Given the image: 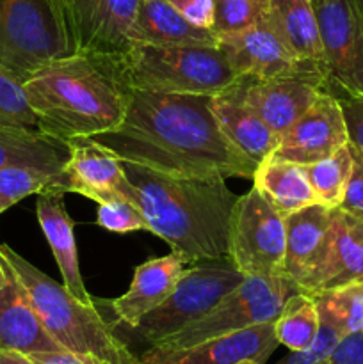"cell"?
<instances>
[{
  "mask_svg": "<svg viewBox=\"0 0 363 364\" xmlns=\"http://www.w3.org/2000/svg\"><path fill=\"white\" fill-rule=\"evenodd\" d=\"M210 95L128 89L127 112L98 144L159 173L199 180H253L258 164L238 151L219 128Z\"/></svg>",
  "mask_w": 363,
  "mask_h": 364,
  "instance_id": "1",
  "label": "cell"
},
{
  "mask_svg": "<svg viewBox=\"0 0 363 364\" xmlns=\"http://www.w3.org/2000/svg\"><path fill=\"white\" fill-rule=\"evenodd\" d=\"M123 169L137 191L149 231L187 265L228 259V233L238 196L226 180L171 176L134 162H123Z\"/></svg>",
  "mask_w": 363,
  "mask_h": 364,
  "instance_id": "2",
  "label": "cell"
},
{
  "mask_svg": "<svg viewBox=\"0 0 363 364\" xmlns=\"http://www.w3.org/2000/svg\"><path fill=\"white\" fill-rule=\"evenodd\" d=\"M23 87L43 134L60 141L114 130L127 112L128 87L107 57H63L36 71Z\"/></svg>",
  "mask_w": 363,
  "mask_h": 364,
  "instance_id": "3",
  "label": "cell"
},
{
  "mask_svg": "<svg viewBox=\"0 0 363 364\" xmlns=\"http://www.w3.org/2000/svg\"><path fill=\"white\" fill-rule=\"evenodd\" d=\"M0 258L20 281L43 327L63 350L105 364H141L114 334L98 306L78 301L64 284L56 283L9 245H0Z\"/></svg>",
  "mask_w": 363,
  "mask_h": 364,
  "instance_id": "4",
  "label": "cell"
},
{
  "mask_svg": "<svg viewBox=\"0 0 363 364\" xmlns=\"http://www.w3.org/2000/svg\"><path fill=\"white\" fill-rule=\"evenodd\" d=\"M112 64L128 89L173 95L216 96L241 78L214 45L137 43Z\"/></svg>",
  "mask_w": 363,
  "mask_h": 364,
  "instance_id": "5",
  "label": "cell"
},
{
  "mask_svg": "<svg viewBox=\"0 0 363 364\" xmlns=\"http://www.w3.org/2000/svg\"><path fill=\"white\" fill-rule=\"evenodd\" d=\"M77 53L60 0H0V64L21 82Z\"/></svg>",
  "mask_w": 363,
  "mask_h": 364,
  "instance_id": "6",
  "label": "cell"
},
{
  "mask_svg": "<svg viewBox=\"0 0 363 364\" xmlns=\"http://www.w3.org/2000/svg\"><path fill=\"white\" fill-rule=\"evenodd\" d=\"M299 288L285 274L280 276H246L216 308L185 329L153 347L185 348L224 334L237 333L258 323L274 322L290 295Z\"/></svg>",
  "mask_w": 363,
  "mask_h": 364,
  "instance_id": "7",
  "label": "cell"
},
{
  "mask_svg": "<svg viewBox=\"0 0 363 364\" xmlns=\"http://www.w3.org/2000/svg\"><path fill=\"white\" fill-rule=\"evenodd\" d=\"M244 277L228 259L185 267L169 297L159 308L142 316L132 331L153 347L205 316L235 290Z\"/></svg>",
  "mask_w": 363,
  "mask_h": 364,
  "instance_id": "8",
  "label": "cell"
},
{
  "mask_svg": "<svg viewBox=\"0 0 363 364\" xmlns=\"http://www.w3.org/2000/svg\"><path fill=\"white\" fill-rule=\"evenodd\" d=\"M285 217L253 187L237 199L228 233V259L244 276L283 274Z\"/></svg>",
  "mask_w": 363,
  "mask_h": 364,
  "instance_id": "9",
  "label": "cell"
},
{
  "mask_svg": "<svg viewBox=\"0 0 363 364\" xmlns=\"http://www.w3.org/2000/svg\"><path fill=\"white\" fill-rule=\"evenodd\" d=\"M326 57L327 87L363 96V0H312Z\"/></svg>",
  "mask_w": 363,
  "mask_h": 364,
  "instance_id": "10",
  "label": "cell"
},
{
  "mask_svg": "<svg viewBox=\"0 0 363 364\" xmlns=\"http://www.w3.org/2000/svg\"><path fill=\"white\" fill-rule=\"evenodd\" d=\"M141 0H63L77 53L120 59L135 45Z\"/></svg>",
  "mask_w": 363,
  "mask_h": 364,
  "instance_id": "11",
  "label": "cell"
},
{
  "mask_svg": "<svg viewBox=\"0 0 363 364\" xmlns=\"http://www.w3.org/2000/svg\"><path fill=\"white\" fill-rule=\"evenodd\" d=\"M219 48L226 53L238 77L270 80L294 75H312L327 82L324 68L292 55L290 50L273 31L267 16L246 31L219 36Z\"/></svg>",
  "mask_w": 363,
  "mask_h": 364,
  "instance_id": "12",
  "label": "cell"
},
{
  "mask_svg": "<svg viewBox=\"0 0 363 364\" xmlns=\"http://www.w3.org/2000/svg\"><path fill=\"white\" fill-rule=\"evenodd\" d=\"M349 142L340 98L322 91L310 109L281 135L269 159L310 166Z\"/></svg>",
  "mask_w": 363,
  "mask_h": 364,
  "instance_id": "13",
  "label": "cell"
},
{
  "mask_svg": "<svg viewBox=\"0 0 363 364\" xmlns=\"http://www.w3.org/2000/svg\"><path fill=\"white\" fill-rule=\"evenodd\" d=\"M70 156L64 164L66 192L98 205L123 198L139 206V194L123 169V160L91 137L68 139Z\"/></svg>",
  "mask_w": 363,
  "mask_h": 364,
  "instance_id": "14",
  "label": "cell"
},
{
  "mask_svg": "<svg viewBox=\"0 0 363 364\" xmlns=\"http://www.w3.org/2000/svg\"><path fill=\"white\" fill-rule=\"evenodd\" d=\"M280 341L274 322L258 323L237 333L224 334L185 348L149 347L139 355L141 364H265Z\"/></svg>",
  "mask_w": 363,
  "mask_h": 364,
  "instance_id": "15",
  "label": "cell"
},
{
  "mask_svg": "<svg viewBox=\"0 0 363 364\" xmlns=\"http://www.w3.org/2000/svg\"><path fill=\"white\" fill-rule=\"evenodd\" d=\"M356 281H363V220L333 208L319 262L299 291L313 297Z\"/></svg>",
  "mask_w": 363,
  "mask_h": 364,
  "instance_id": "16",
  "label": "cell"
},
{
  "mask_svg": "<svg viewBox=\"0 0 363 364\" xmlns=\"http://www.w3.org/2000/svg\"><path fill=\"white\" fill-rule=\"evenodd\" d=\"M237 85L242 100L280 139L310 109L317 96L327 91V82L312 75H294L270 80L241 77Z\"/></svg>",
  "mask_w": 363,
  "mask_h": 364,
  "instance_id": "17",
  "label": "cell"
},
{
  "mask_svg": "<svg viewBox=\"0 0 363 364\" xmlns=\"http://www.w3.org/2000/svg\"><path fill=\"white\" fill-rule=\"evenodd\" d=\"M185 259L171 251L162 258H152L135 269L127 294L109 302L117 323L134 329L142 316L159 308L171 295L184 274Z\"/></svg>",
  "mask_w": 363,
  "mask_h": 364,
  "instance_id": "18",
  "label": "cell"
},
{
  "mask_svg": "<svg viewBox=\"0 0 363 364\" xmlns=\"http://www.w3.org/2000/svg\"><path fill=\"white\" fill-rule=\"evenodd\" d=\"M39 226L45 233L52 255L56 258L57 267L63 276L64 288L70 291L73 297L85 304H96L95 299L85 290L84 281H82L80 267H78L77 244H75L73 228L75 223L66 210L64 203V192L57 188L38 194V205H36Z\"/></svg>",
  "mask_w": 363,
  "mask_h": 364,
  "instance_id": "19",
  "label": "cell"
},
{
  "mask_svg": "<svg viewBox=\"0 0 363 364\" xmlns=\"http://www.w3.org/2000/svg\"><path fill=\"white\" fill-rule=\"evenodd\" d=\"M237 84L238 80L230 89L214 96V116L228 141L260 166L263 160L273 155L280 137L242 100Z\"/></svg>",
  "mask_w": 363,
  "mask_h": 364,
  "instance_id": "20",
  "label": "cell"
},
{
  "mask_svg": "<svg viewBox=\"0 0 363 364\" xmlns=\"http://www.w3.org/2000/svg\"><path fill=\"white\" fill-rule=\"evenodd\" d=\"M7 272L9 281L0 290V350L27 355L63 350L43 327L20 281L9 269Z\"/></svg>",
  "mask_w": 363,
  "mask_h": 364,
  "instance_id": "21",
  "label": "cell"
},
{
  "mask_svg": "<svg viewBox=\"0 0 363 364\" xmlns=\"http://www.w3.org/2000/svg\"><path fill=\"white\" fill-rule=\"evenodd\" d=\"M333 208L315 203L285 217L287 247H285L283 274L295 287L310 276L324 249Z\"/></svg>",
  "mask_w": 363,
  "mask_h": 364,
  "instance_id": "22",
  "label": "cell"
},
{
  "mask_svg": "<svg viewBox=\"0 0 363 364\" xmlns=\"http://www.w3.org/2000/svg\"><path fill=\"white\" fill-rule=\"evenodd\" d=\"M267 21L292 55L326 70L319 20L312 0H270Z\"/></svg>",
  "mask_w": 363,
  "mask_h": 364,
  "instance_id": "23",
  "label": "cell"
},
{
  "mask_svg": "<svg viewBox=\"0 0 363 364\" xmlns=\"http://www.w3.org/2000/svg\"><path fill=\"white\" fill-rule=\"evenodd\" d=\"M214 45L219 36L214 28H201L185 20L169 0H141L135 18V45Z\"/></svg>",
  "mask_w": 363,
  "mask_h": 364,
  "instance_id": "24",
  "label": "cell"
},
{
  "mask_svg": "<svg viewBox=\"0 0 363 364\" xmlns=\"http://www.w3.org/2000/svg\"><path fill=\"white\" fill-rule=\"evenodd\" d=\"M70 156L66 141L43 132L0 124V167L28 166L50 174H63Z\"/></svg>",
  "mask_w": 363,
  "mask_h": 364,
  "instance_id": "25",
  "label": "cell"
},
{
  "mask_svg": "<svg viewBox=\"0 0 363 364\" xmlns=\"http://www.w3.org/2000/svg\"><path fill=\"white\" fill-rule=\"evenodd\" d=\"M251 181L283 217L319 203L305 167L299 164L267 159L260 164Z\"/></svg>",
  "mask_w": 363,
  "mask_h": 364,
  "instance_id": "26",
  "label": "cell"
},
{
  "mask_svg": "<svg viewBox=\"0 0 363 364\" xmlns=\"http://www.w3.org/2000/svg\"><path fill=\"white\" fill-rule=\"evenodd\" d=\"M319 322L335 327L342 336L363 331V281L313 295Z\"/></svg>",
  "mask_w": 363,
  "mask_h": 364,
  "instance_id": "27",
  "label": "cell"
},
{
  "mask_svg": "<svg viewBox=\"0 0 363 364\" xmlns=\"http://www.w3.org/2000/svg\"><path fill=\"white\" fill-rule=\"evenodd\" d=\"M319 331V313L310 295L298 291L290 295L274 320V334L280 345L290 352L308 347Z\"/></svg>",
  "mask_w": 363,
  "mask_h": 364,
  "instance_id": "28",
  "label": "cell"
},
{
  "mask_svg": "<svg viewBox=\"0 0 363 364\" xmlns=\"http://www.w3.org/2000/svg\"><path fill=\"white\" fill-rule=\"evenodd\" d=\"M302 167L320 205L338 208L352 171V153L349 142L324 160Z\"/></svg>",
  "mask_w": 363,
  "mask_h": 364,
  "instance_id": "29",
  "label": "cell"
},
{
  "mask_svg": "<svg viewBox=\"0 0 363 364\" xmlns=\"http://www.w3.org/2000/svg\"><path fill=\"white\" fill-rule=\"evenodd\" d=\"M57 188L66 194V176L50 174L41 169L28 166H6L0 167V213L9 210L21 199L32 194Z\"/></svg>",
  "mask_w": 363,
  "mask_h": 364,
  "instance_id": "30",
  "label": "cell"
},
{
  "mask_svg": "<svg viewBox=\"0 0 363 364\" xmlns=\"http://www.w3.org/2000/svg\"><path fill=\"white\" fill-rule=\"evenodd\" d=\"M0 124L41 132L39 119L25 95L23 82L0 64Z\"/></svg>",
  "mask_w": 363,
  "mask_h": 364,
  "instance_id": "31",
  "label": "cell"
},
{
  "mask_svg": "<svg viewBox=\"0 0 363 364\" xmlns=\"http://www.w3.org/2000/svg\"><path fill=\"white\" fill-rule=\"evenodd\" d=\"M269 6L270 0H216L214 31L217 36L246 31L267 16Z\"/></svg>",
  "mask_w": 363,
  "mask_h": 364,
  "instance_id": "32",
  "label": "cell"
},
{
  "mask_svg": "<svg viewBox=\"0 0 363 364\" xmlns=\"http://www.w3.org/2000/svg\"><path fill=\"white\" fill-rule=\"evenodd\" d=\"M96 224L112 233H130V231H149L148 220L137 205L123 198L110 199L98 205Z\"/></svg>",
  "mask_w": 363,
  "mask_h": 364,
  "instance_id": "33",
  "label": "cell"
},
{
  "mask_svg": "<svg viewBox=\"0 0 363 364\" xmlns=\"http://www.w3.org/2000/svg\"><path fill=\"white\" fill-rule=\"evenodd\" d=\"M342 334L338 333L335 327L327 326V323L319 322V331H317L315 338L308 347L302 350L290 352L285 359H281L278 364H320L330 358L333 348L340 341Z\"/></svg>",
  "mask_w": 363,
  "mask_h": 364,
  "instance_id": "34",
  "label": "cell"
},
{
  "mask_svg": "<svg viewBox=\"0 0 363 364\" xmlns=\"http://www.w3.org/2000/svg\"><path fill=\"white\" fill-rule=\"evenodd\" d=\"M351 146V144H349ZM352 171L338 210L363 220V155L351 146Z\"/></svg>",
  "mask_w": 363,
  "mask_h": 364,
  "instance_id": "35",
  "label": "cell"
},
{
  "mask_svg": "<svg viewBox=\"0 0 363 364\" xmlns=\"http://www.w3.org/2000/svg\"><path fill=\"white\" fill-rule=\"evenodd\" d=\"M174 9L201 28H214L216 18V0H169Z\"/></svg>",
  "mask_w": 363,
  "mask_h": 364,
  "instance_id": "36",
  "label": "cell"
},
{
  "mask_svg": "<svg viewBox=\"0 0 363 364\" xmlns=\"http://www.w3.org/2000/svg\"><path fill=\"white\" fill-rule=\"evenodd\" d=\"M340 105L347 124L349 144L363 155V96H345L340 98Z\"/></svg>",
  "mask_w": 363,
  "mask_h": 364,
  "instance_id": "37",
  "label": "cell"
},
{
  "mask_svg": "<svg viewBox=\"0 0 363 364\" xmlns=\"http://www.w3.org/2000/svg\"><path fill=\"white\" fill-rule=\"evenodd\" d=\"M326 364H363V331L342 336Z\"/></svg>",
  "mask_w": 363,
  "mask_h": 364,
  "instance_id": "38",
  "label": "cell"
},
{
  "mask_svg": "<svg viewBox=\"0 0 363 364\" xmlns=\"http://www.w3.org/2000/svg\"><path fill=\"white\" fill-rule=\"evenodd\" d=\"M28 358L36 364H105L96 359L84 358V355L71 354L68 350H56V352H38L31 354Z\"/></svg>",
  "mask_w": 363,
  "mask_h": 364,
  "instance_id": "39",
  "label": "cell"
},
{
  "mask_svg": "<svg viewBox=\"0 0 363 364\" xmlns=\"http://www.w3.org/2000/svg\"><path fill=\"white\" fill-rule=\"evenodd\" d=\"M0 364H36L27 354L14 350H0Z\"/></svg>",
  "mask_w": 363,
  "mask_h": 364,
  "instance_id": "40",
  "label": "cell"
},
{
  "mask_svg": "<svg viewBox=\"0 0 363 364\" xmlns=\"http://www.w3.org/2000/svg\"><path fill=\"white\" fill-rule=\"evenodd\" d=\"M7 281H9V272H7V267L4 265L2 258H0V290L6 287Z\"/></svg>",
  "mask_w": 363,
  "mask_h": 364,
  "instance_id": "41",
  "label": "cell"
},
{
  "mask_svg": "<svg viewBox=\"0 0 363 364\" xmlns=\"http://www.w3.org/2000/svg\"><path fill=\"white\" fill-rule=\"evenodd\" d=\"M241 364H258V363H253V361H244V363H241Z\"/></svg>",
  "mask_w": 363,
  "mask_h": 364,
  "instance_id": "42",
  "label": "cell"
},
{
  "mask_svg": "<svg viewBox=\"0 0 363 364\" xmlns=\"http://www.w3.org/2000/svg\"><path fill=\"white\" fill-rule=\"evenodd\" d=\"M320 364H326V361H324V363H320Z\"/></svg>",
  "mask_w": 363,
  "mask_h": 364,
  "instance_id": "43",
  "label": "cell"
},
{
  "mask_svg": "<svg viewBox=\"0 0 363 364\" xmlns=\"http://www.w3.org/2000/svg\"><path fill=\"white\" fill-rule=\"evenodd\" d=\"M60 2H63V0H60Z\"/></svg>",
  "mask_w": 363,
  "mask_h": 364,
  "instance_id": "44",
  "label": "cell"
}]
</instances>
